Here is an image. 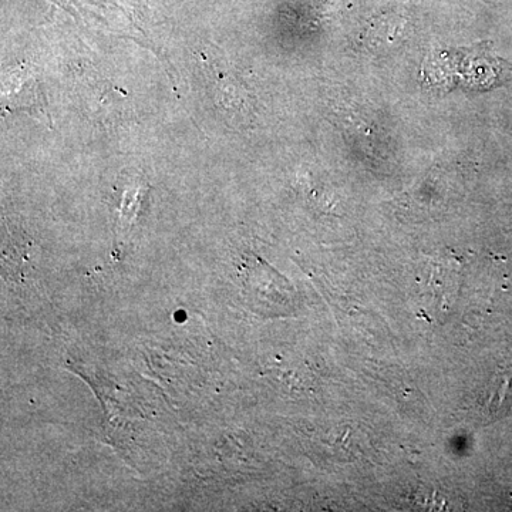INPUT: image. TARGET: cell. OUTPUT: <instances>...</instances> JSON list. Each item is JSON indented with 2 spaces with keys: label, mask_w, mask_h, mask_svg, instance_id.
Masks as SVG:
<instances>
[{
  "label": "cell",
  "mask_w": 512,
  "mask_h": 512,
  "mask_svg": "<svg viewBox=\"0 0 512 512\" xmlns=\"http://www.w3.org/2000/svg\"><path fill=\"white\" fill-rule=\"evenodd\" d=\"M467 72L458 73L446 84L454 89L457 82L473 90H491L512 83V64L495 56L487 45L468 50H451Z\"/></svg>",
  "instance_id": "obj_1"
},
{
  "label": "cell",
  "mask_w": 512,
  "mask_h": 512,
  "mask_svg": "<svg viewBox=\"0 0 512 512\" xmlns=\"http://www.w3.org/2000/svg\"><path fill=\"white\" fill-rule=\"evenodd\" d=\"M490 397L487 400V409L490 412H505L512 406V369L508 370L498 383H494Z\"/></svg>",
  "instance_id": "obj_2"
}]
</instances>
